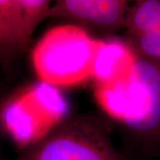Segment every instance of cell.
<instances>
[{"mask_svg":"<svg viewBox=\"0 0 160 160\" xmlns=\"http://www.w3.org/2000/svg\"><path fill=\"white\" fill-rule=\"evenodd\" d=\"M19 36L23 52L26 51L35 30L48 19L52 2L47 0H14Z\"/></svg>","mask_w":160,"mask_h":160,"instance_id":"cell-8","label":"cell"},{"mask_svg":"<svg viewBox=\"0 0 160 160\" xmlns=\"http://www.w3.org/2000/svg\"><path fill=\"white\" fill-rule=\"evenodd\" d=\"M109 132L97 116L69 115L14 160H128L115 148Z\"/></svg>","mask_w":160,"mask_h":160,"instance_id":"cell-4","label":"cell"},{"mask_svg":"<svg viewBox=\"0 0 160 160\" xmlns=\"http://www.w3.org/2000/svg\"><path fill=\"white\" fill-rule=\"evenodd\" d=\"M126 38L138 54L160 65V24L149 32Z\"/></svg>","mask_w":160,"mask_h":160,"instance_id":"cell-9","label":"cell"},{"mask_svg":"<svg viewBox=\"0 0 160 160\" xmlns=\"http://www.w3.org/2000/svg\"><path fill=\"white\" fill-rule=\"evenodd\" d=\"M69 115V104L62 91L38 80L3 96L0 132L23 150L39 142Z\"/></svg>","mask_w":160,"mask_h":160,"instance_id":"cell-2","label":"cell"},{"mask_svg":"<svg viewBox=\"0 0 160 160\" xmlns=\"http://www.w3.org/2000/svg\"><path fill=\"white\" fill-rule=\"evenodd\" d=\"M138 53L127 38L108 36L98 38L91 79L96 86L112 85L131 74Z\"/></svg>","mask_w":160,"mask_h":160,"instance_id":"cell-6","label":"cell"},{"mask_svg":"<svg viewBox=\"0 0 160 160\" xmlns=\"http://www.w3.org/2000/svg\"><path fill=\"white\" fill-rule=\"evenodd\" d=\"M3 96H4V94L0 93V102H1V100H2ZM1 136H2V133H1V132H0V140H1Z\"/></svg>","mask_w":160,"mask_h":160,"instance_id":"cell-10","label":"cell"},{"mask_svg":"<svg viewBox=\"0 0 160 160\" xmlns=\"http://www.w3.org/2000/svg\"><path fill=\"white\" fill-rule=\"evenodd\" d=\"M22 52L14 0H0V67L9 72Z\"/></svg>","mask_w":160,"mask_h":160,"instance_id":"cell-7","label":"cell"},{"mask_svg":"<svg viewBox=\"0 0 160 160\" xmlns=\"http://www.w3.org/2000/svg\"><path fill=\"white\" fill-rule=\"evenodd\" d=\"M97 42L91 33L72 24L48 29L31 52L32 67L38 80L59 88L91 78Z\"/></svg>","mask_w":160,"mask_h":160,"instance_id":"cell-3","label":"cell"},{"mask_svg":"<svg viewBox=\"0 0 160 160\" xmlns=\"http://www.w3.org/2000/svg\"><path fill=\"white\" fill-rule=\"evenodd\" d=\"M99 107L145 149L160 151V65L138 54L131 74L112 85H94Z\"/></svg>","mask_w":160,"mask_h":160,"instance_id":"cell-1","label":"cell"},{"mask_svg":"<svg viewBox=\"0 0 160 160\" xmlns=\"http://www.w3.org/2000/svg\"><path fill=\"white\" fill-rule=\"evenodd\" d=\"M130 6L126 0H58L51 5L48 19L108 37L125 29Z\"/></svg>","mask_w":160,"mask_h":160,"instance_id":"cell-5","label":"cell"}]
</instances>
